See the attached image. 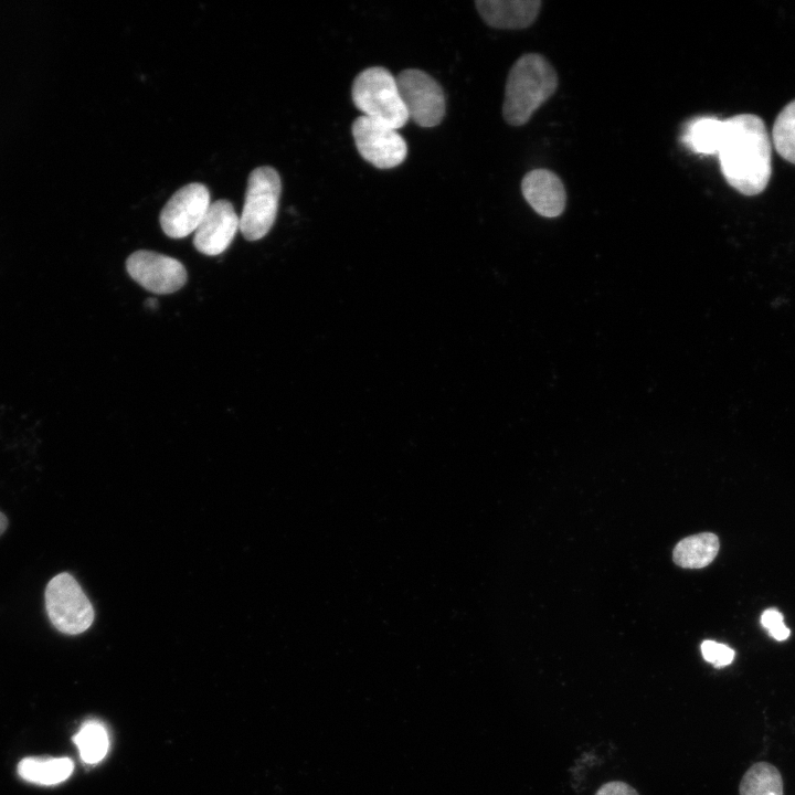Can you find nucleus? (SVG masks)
I'll use <instances>...</instances> for the list:
<instances>
[{"label":"nucleus","mask_w":795,"mask_h":795,"mask_svg":"<svg viewBox=\"0 0 795 795\" xmlns=\"http://www.w3.org/2000/svg\"><path fill=\"white\" fill-rule=\"evenodd\" d=\"M723 123L718 157L725 181L744 195L763 192L772 174V140L765 123L754 114H739Z\"/></svg>","instance_id":"1"},{"label":"nucleus","mask_w":795,"mask_h":795,"mask_svg":"<svg viewBox=\"0 0 795 795\" xmlns=\"http://www.w3.org/2000/svg\"><path fill=\"white\" fill-rule=\"evenodd\" d=\"M558 74L541 54L527 53L520 56L509 71L502 115L511 126H523L533 113L556 91Z\"/></svg>","instance_id":"2"},{"label":"nucleus","mask_w":795,"mask_h":795,"mask_svg":"<svg viewBox=\"0 0 795 795\" xmlns=\"http://www.w3.org/2000/svg\"><path fill=\"white\" fill-rule=\"evenodd\" d=\"M351 95L362 116L394 129L409 120L396 78L384 67L373 66L360 72L353 81Z\"/></svg>","instance_id":"3"},{"label":"nucleus","mask_w":795,"mask_h":795,"mask_svg":"<svg viewBox=\"0 0 795 795\" xmlns=\"http://www.w3.org/2000/svg\"><path fill=\"white\" fill-rule=\"evenodd\" d=\"M282 182L272 167L254 169L247 180L240 231L248 241L264 237L272 229L278 209Z\"/></svg>","instance_id":"4"},{"label":"nucleus","mask_w":795,"mask_h":795,"mask_svg":"<svg viewBox=\"0 0 795 795\" xmlns=\"http://www.w3.org/2000/svg\"><path fill=\"white\" fill-rule=\"evenodd\" d=\"M44 600L51 624L63 634H81L88 629L94 621L89 600L78 582L66 572L50 580Z\"/></svg>","instance_id":"5"},{"label":"nucleus","mask_w":795,"mask_h":795,"mask_svg":"<svg viewBox=\"0 0 795 795\" xmlns=\"http://www.w3.org/2000/svg\"><path fill=\"white\" fill-rule=\"evenodd\" d=\"M396 84L409 119L426 128L442 121L446 109L445 95L431 75L417 68H407L398 75Z\"/></svg>","instance_id":"6"},{"label":"nucleus","mask_w":795,"mask_h":795,"mask_svg":"<svg viewBox=\"0 0 795 795\" xmlns=\"http://www.w3.org/2000/svg\"><path fill=\"white\" fill-rule=\"evenodd\" d=\"M352 136L361 157L377 168H394L406 158L404 138L388 125L361 115L352 124Z\"/></svg>","instance_id":"7"},{"label":"nucleus","mask_w":795,"mask_h":795,"mask_svg":"<svg viewBox=\"0 0 795 795\" xmlns=\"http://www.w3.org/2000/svg\"><path fill=\"white\" fill-rule=\"evenodd\" d=\"M130 277L155 294H171L187 282V271L178 259L151 251H137L126 261Z\"/></svg>","instance_id":"8"},{"label":"nucleus","mask_w":795,"mask_h":795,"mask_svg":"<svg viewBox=\"0 0 795 795\" xmlns=\"http://www.w3.org/2000/svg\"><path fill=\"white\" fill-rule=\"evenodd\" d=\"M210 192L202 183L183 186L163 206L160 225L172 239H182L194 232L210 206Z\"/></svg>","instance_id":"9"},{"label":"nucleus","mask_w":795,"mask_h":795,"mask_svg":"<svg viewBox=\"0 0 795 795\" xmlns=\"http://www.w3.org/2000/svg\"><path fill=\"white\" fill-rule=\"evenodd\" d=\"M240 218L227 200L212 202L199 226L194 231L193 245L202 254L216 256L232 243Z\"/></svg>","instance_id":"10"},{"label":"nucleus","mask_w":795,"mask_h":795,"mask_svg":"<svg viewBox=\"0 0 795 795\" xmlns=\"http://www.w3.org/2000/svg\"><path fill=\"white\" fill-rule=\"evenodd\" d=\"M521 191L530 206L542 216H559L565 208L563 182L550 170L534 169L528 172L522 179Z\"/></svg>","instance_id":"11"},{"label":"nucleus","mask_w":795,"mask_h":795,"mask_svg":"<svg viewBox=\"0 0 795 795\" xmlns=\"http://www.w3.org/2000/svg\"><path fill=\"white\" fill-rule=\"evenodd\" d=\"M541 0H478L483 20L496 29L520 30L531 25L541 10Z\"/></svg>","instance_id":"12"},{"label":"nucleus","mask_w":795,"mask_h":795,"mask_svg":"<svg viewBox=\"0 0 795 795\" xmlns=\"http://www.w3.org/2000/svg\"><path fill=\"white\" fill-rule=\"evenodd\" d=\"M17 770L24 781L50 786L64 782L72 774L74 763L68 757L30 756L22 759Z\"/></svg>","instance_id":"13"},{"label":"nucleus","mask_w":795,"mask_h":795,"mask_svg":"<svg viewBox=\"0 0 795 795\" xmlns=\"http://www.w3.org/2000/svg\"><path fill=\"white\" fill-rule=\"evenodd\" d=\"M719 547V539L714 533L702 532L680 540L674 549L672 559L681 568H704L714 560Z\"/></svg>","instance_id":"14"},{"label":"nucleus","mask_w":795,"mask_h":795,"mask_svg":"<svg viewBox=\"0 0 795 795\" xmlns=\"http://www.w3.org/2000/svg\"><path fill=\"white\" fill-rule=\"evenodd\" d=\"M723 130V120L712 116L698 117L688 124L682 140L697 153L718 155Z\"/></svg>","instance_id":"15"},{"label":"nucleus","mask_w":795,"mask_h":795,"mask_svg":"<svg viewBox=\"0 0 795 795\" xmlns=\"http://www.w3.org/2000/svg\"><path fill=\"white\" fill-rule=\"evenodd\" d=\"M740 795H783V780L770 763L753 764L740 783Z\"/></svg>","instance_id":"16"},{"label":"nucleus","mask_w":795,"mask_h":795,"mask_svg":"<svg viewBox=\"0 0 795 795\" xmlns=\"http://www.w3.org/2000/svg\"><path fill=\"white\" fill-rule=\"evenodd\" d=\"M85 763L94 764L104 759L108 751L109 740L105 727L97 721L85 722L73 736Z\"/></svg>","instance_id":"17"},{"label":"nucleus","mask_w":795,"mask_h":795,"mask_svg":"<svg viewBox=\"0 0 795 795\" xmlns=\"http://www.w3.org/2000/svg\"><path fill=\"white\" fill-rule=\"evenodd\" d=\"M772 142L784 160L795 165V99L785 105L776 116Z\"/></svg>","instance_id":"18"},{"label":"nucleus","mask_w":795,"mask_h":795,"mask_svg":"<svg viewBox=\"0 0 795 795\" xmlns=\"http://www.w3.org/2000/svg\"><path fill=\"white\" fill-rule=\"evenodd\" d=\"M701 654L703 659L712 664L716 668H722L730 665L735 656L732 648L714 640L702 642Z\"/></svg>","instance_id":"19"},{"label":"nucleus","mask_w":795,"mask_h":795,"mask_svg":"<svg viewBox=\"0 0 795 795\" xmlns=\"http://www.w3.org/2000/svg\"><path fill=\"white\" fill-rule=\"evenodd\" d=\"M761 624L778 642L787 639L791 634L789 628L784 624L782 613L775 608H768L762 613Z\"/></svg>","instance_id":"20"},{"label":"nucleus","mask_w":795,"mask_h":795,"mask_svg":"<svg viewBox=\"0 0 795 795\" xmlns=\"http://www.w3.org/2000/svg\"><path fill=\"white\" fill-rule=\"evenodd\" d=\"M595 795H638V793L624 782L613 781L603 784Z\"/></svg>","instance_id":"21"},{"label":"nucleus","mask_w":795,"mask_h":795,"mask_svg":"<svg viewBox=\"0 0 795 795\" xmlns=\"http://www.w3.org/2000/svg\"><path fill=\"white\" fill-rule=\"evenodd\" d=\"M8 528V519L3 515V512L0 511V536L7 530Z\"/></svg>","instance_id":"22"}]
</instances>
